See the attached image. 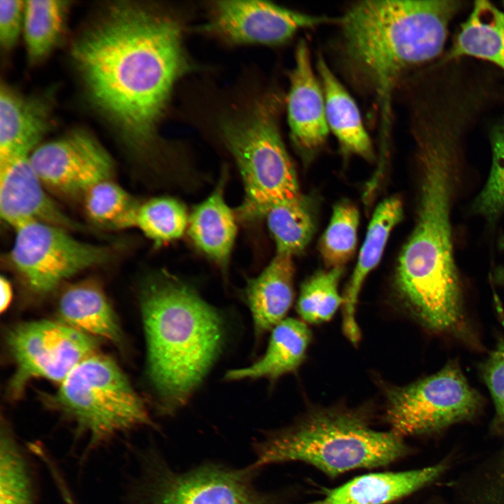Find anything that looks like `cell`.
<instances>
[{
	"instance_id": "cell-11",
	"label": "cell",
	"mask_w": 504,
	"mask_h": 504,
	"mask_svg": "<svg viewBox=\"0 0 504 504\" xmlns=\"http://www.w3.org/2000/svg\"><path fill=\"white\" fill-rule=\"evenodd\" d=\"M29 160L46 188L69 196H82L97 182L113 178L115 170L108 151L83 130L37 146Z\"/></svg>"
},
{
	"instance_id": "cell-13",
	"label": "cell",
	"mask_w": 504,
	"mask_h": 504,
	"mask_svg": "<svg viewBox=\"0 0 504 504\" xmlns=\"http://www.w3.org/2000/svg\"><path fill=\"white\" fill-rule=\"evenodd\" d=\"M252 470L207 465L182 475L167 472L150 486L148 504H268L250 485Z\"/></svg>"
},
{
	"instance_id": "cell-29",
	"label": "cell",
	"mask_w": 504,
	"mask_h": 504,
	"mask_svg": "<svg viewBox=\"0 0 504 504\" xmlns=\"http://www.w3.org/2000/svg\"><path fill=\"white\" fill-rule=\"evenodd\" d=\"M0 504H34L27 461L5 426L0 439Z\"/></svg>"
},
{
	"instance_id": "cell-15",
	"label": "cell",
	"mask_w": 504,
	"mask_h": 504,
	"mask_svg": "<svg viewBox=\"0 0 504 504\" xmlns=\"http://www.w3.org/2000/svg\"><path fill=\"white\" fill-rule=\"evenodd\" d=\"M289 80L287 118L291 139L302 153H312L325 144L330 130L323 88L304 40L297 45Z\"/></svg>"
},
{
	"instance_id": "cell-1",
	"label": "cell",
	"mask_w": 504,
	"mask_h": 504,
	"mask_svg": "<svg viewBox=\"0 0 504 504\" xmlns=\"http://www.w3.org/2000/svg\"><path fill=\"white\" fill-rule=\"evenodd\" d=\"M90 101L135 155L150 153L174 86L190 69L181 27L150 6H108L74 41Z\"/></svg>"
},
{
	"instance_id": "cell-10",
	"label": "cell",
	"mask_w": 504,
	"mask_h": 504,
	"mask_svg": "<svg viewBox=\"0 0 504 504\" xmlns=\"http://www.w3.org/2000/svg\"><path fill=\"white\" fill-rule=\"evenodd\" d=\"M6 343L15 365L8 391L16 398L34 378L61 384L97 349L96 338L62 321L50 320L17 325L8 332Z\"/></svg>"
},
{
	"instance_id": "cell-4",
	"label": "cell",
	"mask_w": 504,
	"mask_h": 504,
	"mask_svg": "<svg viewBox=\"0 0 504 504\" xmlns=\"http://www.w3.org/2000/svg\"><path fill=\"white\" fill-rule=\"evenodd\" d=\"M140 302L148 377L160 410L172 414L188 402L218 357L223 321L193 288L168 273L146 280Z\"/></svg>"
},
{
	"instance_id": "cell-7",
	"label": "cell",
	"mask_w": 504,
	"mask_h": 504,
	"mask_svg": "<svg viewBox=\"0 0 504 504\" xmlns=\"http://www.w3.org/2000/svg\"><path fill=\"white\" fill-rule=\"evenodd\" d=\"M47 399L92 444L152 424L122 370L111 358L97 353L81 361Z\"/></svg>"
},
{
	"instance_id": "cell-24",
	"label": "cell",
	"mask_w": 504,
	"mask_h": 504,
	"mask_svg": "<svg viewBox=\"0 0 504 504\" xmlns=\"http://www.w3.org/2000/svg\"><path fill=\"white\" fill-rule=\"evenodd\" d=\"M475 57L504 71V12L487 1H477L462 24L447 59Z\"/></svg>"
},
{
	"instance_id": "cell-31",
	"label": "cell",
	"mask_w": 504,
	"mask_h": 504,
	"mask_svg": "<svg viewBox=\"0 0 504 504\" xmlns=\"http://www.w3.org/2000/svg\"><path fill=\"white\" fill-rule=\"evenodd\" d=\"M343 267L318 271L302 286L297 311L306 322L319 323L330 319L343 303L338 291Z\"/></svg>"
},
{
	"instance_id": "cell-23",
	"label": "cell",
	"mask_w": 504,
	"mask_h": 504,
	"mask_svg": "<svg viewBox=\"0 0 504 504\" xmlns=\"http://www.w3.org/2000/svg\"><path fill=\"white\" fill-rule=\"evenodd\" d=\"M311 332L302 321L284 318L272 330L261 358L246 368L229 370L227 380L267 378L275 379L295 370L304 358Z\"/></svg>"
},
{
	"instance_id": "cell-2",
	"label": "cell",
	"mask_w": 504,
	"mask_h": 504,
	"mask_svg": "<svg viewBox=\"0 0 504 504\" xmlns=\"http://www.w3.org/2000/svg\"><path fill=\"white\" fill-rule=\"evenodd\" d=\"M464 127L457 118L442 113L422 116L411 125L419 197L414 227L398 258L396 284L421 321L440 332L452 329L461 318L451 207L460 174Z\"/></svg>"
},
{
	"instance_id": "cell-3",
	"label": "cell",
	"mask_w": 504,
	"mask_h": 504,
	"mask_svg": "<svg viewBox=\"0 0 504 504\" xmlns=\"http://www.w3.org/2000/svg\"><path fill=\"white\" fill-rule=\"evenodd\" d=\"M458 1H364L337 19L342 55L351 75L379 104L383 131L403 77L436 57L444 46Z\"/></svg>"
},
{
	"instance_id": "cell-17",
	"label": "cell",
	"mask_w": 504,
	"mask_h": 504,
	"mask_svg": "<svg viewBox=\"0 0 504 504\" xmlns=\"http://www.w3.org/2000/svg\"><path fill=\"white\" fill-rule=\"evenodd\" d=\"M49 125L50 111L43 100L22 96L1 85L0 166L30 155Z\"/></svg>"
},
{
	"instance_id": "cell-28",
	"label": "cell",
	"mask_w": 504,
	"mask_h": 504,
	"mask_svg": "<svg viewBox=\"0 0 504 504\" xmlns=\"http://www.w3.org/2000/svg\"><path fill=\"white\" fill-rule=\"evenodd\" d=\"M188 218L183 203L172 197H156L141 203L136 227L159 245L180 238L188 227Z\"/></svg>"
},
{
	"instance_id": "cell-22",
	"label": "cell",
	"mask_w": 504,
	"mask_h": 504,
	"mask_svg": "<svg viewBox=\"0 0 504 504\" xmlns=\"http://www.w3.org/2000/svg\"><path fill=\"white\" fill-rule=\"evenodd\" d=\"M223 178L189 216L188 234L195 246L220 266L228 264L237 235L233 211L224 197Z\"/></svg>"
},
{
	"instance_id": "cell-14",
	"label": "cell",
	"mask_w": 504,
	"mask_h": 504,
	"mask_svg": "<svg viewBox=\"0 0 504 504\" xmlns=\"http://www.w3.org/2000/svg\"><path fill=\"white\" fill-rule=\"evenodd\" d=\"M29 160V155L0 166V214L14 229L31 221L55 225L69 231L92 230L64 213L45 190Z\"/></svg>"
},
{
	"instance_id": "cell-19",
	"label": "cell",
	"mask_w": 504,
	"mask_h": 504,
	"mask_svg": "<svg viewBox=\"0 0 504 504\" xmlns=\"http://www.w3.org/2000/svg\"><path fill=\"white\" fill-rule=\"evenodd\" d=\"M316 67L323 91L330 131L344 151L372 160V144L356 102L320 54Z\"/></svg>"
},
{
	"instance_id": "cell-25",
	"label": "cell",
	"mask_w": 504,
	"mask_h": 504,
	"mask_svg": "<svg viewBox=\"0 0 504 504\" xmlns=\"http://www.w3.org/2000/svg\"><path fill=\"white\" fill-rule=\"evenodd\" d=\"M263 218L275 242L276 254L293 257L300 253L315 230L312 206L302 195L272 206Z\"/></svg>"
},
{
	"instance_id": "cell-21",
	"label": "cell",
	"mask_w": 504,
	"mask_h": 504,
	"mask_svg": "<svg viewBox=\"0 0 504 504\" xmlns=\"http://www.w3.org/2000/svg\"><path fill=\"white\" fill-rule=\"evenodd\" d=\"M62 322L92 337L122 342L116 316L101 286L85 280L67 287L58 302Z\"/></svg>"
},
{
	"instance_id": "cell-26",
	"label": "cell",
	"mask_w": 504,
	"mask_h": 504,
	"mask_svg": "<svg viewBox=\"0 0 504 504\" xmlns=\"http://www.w3.org/2000/svg\"><path fill=\"white\" fill-rule=\"evenodd\" d=\"M82 197L85 212L96 226L112 230L136 227L141 202L113 178L92 185Z\"/></svg>"
},
{
	"instance_id": "cell-34",
	"label": "cell",
	"mask_w": 504,
	"mask_h": 504,
	"mask_svg": "<svg viewBox=\"0 0 504 504\" xmlns=\"http://www.w3.org/2000/svg\"><path fill=\"white\" fill-rule=\"evenodd\" d=\"M24 1H0V43L8 50L16 43L22 31Z\"/></svg>"
},
{
	"instance_id": "cell-32",
	"label": "cell",
	"mask_w": 504,
	"mask_h": 504,
	"mask_svg": "<svg viewBox=\"0 0 504 504\" xmlns=\"http://www.w3.org/2000/svg\"><path fill=\"white\" fill-rule=\"evenodd\" d=\"M492 161L489 176L474 202L477 213L493 220L504 212V124L491 134Z\"/></svg>"
},
{
	"instance_id": "cell-38",
	"label": "cell",
	"mask_w": 504,
	"mask_h": 504,
	"mask_svg": "<svg viewBox=\"0 0 504 504\" xmlns=\"http://www.w3.org/2000/svg\"><path fill=\"white\" fill-rule=\"evenodd\" d=\"M503 5H504V2H503Z\"/></svg>"
},
{
	"instance_id": "cell-20",
	"label": "cell",
	"mask_w": 504,
	"mask_h": 504,
	"mask_svg": "<svg viewBox=\"0 0 504 504\" xmlns=\"http://www.w3.org/2000/svg\"><path fill=\"white\" fill-rule=\"evenodd\" d=\"M291 256L276 254L245 290L255 332L261 335L284 319L293 299L294 267Z\"/></svg>"
},
{
	"instance_id": "cell-16",
	"label": "cell",
	"mask_w": 504,
	"mask_h": 504,
	"mask_svg": "<svg viewBox=\"0 0 504 504\" xmlns=\"http://www.w3.org/2000/svg\"><path fill=\"white\" fill-rule=\"evenodd\" d=\"M442 464L398 472L360 475L327 491L307 504H391L430 484L442 473Z\"/></svg>"
},
{
	"instance_id": "cell-12",
	"label": "cell",
	"mask_w": 504,
	"mask_h": 504,
	"mask_svg": "<svg viewBox=\"0 0 504 504\" xmlns=\"http://www.w3.org/2000/svg\"><path fill=\"white\" fill-rule=\"evenodd\" d=\"M331 22L274 4L253 0L217 1L210 7L206 29L234 44L279 45L304 29Z\"/></svg>"
},
{
	"instance_id": "cell-18",
	"label": "cell",
	"mask_w": 504,
	"mask_h": 504,
	"mask_svg": "<svg viewBox=\"0 0 504 504\" xmlns=\"http://www.w3.org/2000/svg\"><path fill=\"white\" fill-rule=\"evenodd\" d=\"M402 216V201L397 197H390L377 206L369 223L356 265L343 298V330L348 339L354 344L360 338L355 314L360 288L366 276L379 262L389 235Z\"/></svg>"
},
{
	"instance_id": "cell-30",
	"label": "cell",
	"mask_w": 504,
	"mask_h": 504,
	"mask_svg": "<svg viewBox=\"0 0 504 504\" xmlns=\"http://www.w3.org/2000/svg\"><path fill=\"white\" fill-rule=\"evenodd\" d=\"M359 212L350 202L337 203L330 223L323 234L319 251L330 267H343L352 257L356 246Z\"/></svg>"
},
{
	"instance_id": "cell-35",
	"label": "cell",
	"mask_w": 504,
	"mask_h": 504,
	"mask_svg": "<svg viewBox=\"0 0 504 504\" xmlns=\"http://www.w3.org/2000/svg\"><path fill=\"white\" fill-rule=\"evenodd\" d=\"M1 285V306L0 309L1 312H4L9 307L12 296V286L10 281L6 277L1 276L0 279Z\"/></svg>"
},
{
	"instance_id": "cell-36",
	"label": "cell",
	"mask_w": 504,
	"mask_h": 504,
	"mask_svg": "<svg viewBox=\"0 0 504 504\" xmlns=\"http://www.w3.org/2000/svg\"><path fill=\"white\" fill-rule=\"evenodd\" d=\"M499 246L504 250V236L501 237L499 239ZM495 276L500 284L504 285V267L497 268L495 272Z\"/></svg>"
},
{
	"instance_id": "cell-33",
	"label": "cell",
	"mask_w": 504,
	"mask_h": 504,
	"mask_svg": "<svg viewBox=\"0 0 504 504\" xmlns=\"http://www.w3.org/2000/svg\"><path fill=\"white\" fill-rule=\"evenodd\" d=\"M484 377L496 407V421L504 426V341L493 351L486 364Z\"/></svg>"
},
{
	"instance_id": "cell-5",
	"label": "cell",
	"mask_w": 504,
	"mask_h": 504,
	"mask_svg": "<svg viewBox=\"0 0 504 504\" xmlns=\"http://www.w3.org/2000/svg\"><path fill=\"white\" fill-rule=\"evenodd\" d=\"M408 452L402 437L391 430H374L359 413L323 410L259 444L252 468L300 461L335 477L356 469L388 465Z\"/></svg>"
},
{
	"instance_id": "cell-8",
	"label": "cell",
	"mask_w": 504,
	"mask_h": 504,
	"mask_svg": "<svg viewBox=\"0 0 504 504\" xmlns=\"http://www.w3.org/2000/svg\"><path fill=\"white\" fill-rule=\"evenodd\" d=\"M10 251L13 266L29 289L46 294L74 275L111 261L110 246L80 241L70 231L31 221L15 229Z\"/></svg>"
},
{
	"instance_id": "cell-37",
	"label": "cell",
	"mask_w": 504,
	"mask_h": 504,
	"mask_svg": "<svg viewBox=\"0 0 504 504\" xmlns=\"http://www.w3.org/2000/svg\"><path fill=\"white\" fill-rule=\"evenodd\" d=\"M63 496L64 498V500H65L66 504H74L73 503V501L71 500L70 496L67 493V491L63 493Z\"/></svg>"
},
{
	"instance_id": "cell-6",
	"label": "cell",
	"mask_w": 504,
	"mask_h": 504,
	"mask_svg": "<svg viewBox=\"0 0 504 504\" xmlns=\"http://www.w3.org/2000/svg\"><path fill=\"white\" fill-rule=\"evenodd\" d=\"M257 101L221 122L220 132L241 176L244 197L240 213L263 218L272 206L301 195L296 172L277 124V104Z\"/></svg>"
},
{
	"instance_id": "cell-9",
	"label": "cell",
	"mask_w": 504,
	"mask_h": 504,
	"mask_svg": "<svg viewBox=\"0 0 504 504\" xmlns=\"http://www.w3.org/2000/svg\"><path fill=\"white\" fill-rule=\"evenodd\" d=\"M480 399L461 370L449 365L437 373L388 391L386 420L398 435H427L470 419Z\"/></svg>"
},
{
	"instance_id": "cell-27",
	"label": "cell",
	"mask_w": 504,
	"mask_h": 504,
	"mask_svg": "<svg viewBox=\"0 0 504 504\" xmlns=\"http://www.w3.org/2000/svg\"><path fill=\"white\" fill-rule=\"evenodd\" d=\"M69 2L24 1L22 31L28 57L36 62L56 47L64 31Z\"/></svg>"
}]
</instances>
